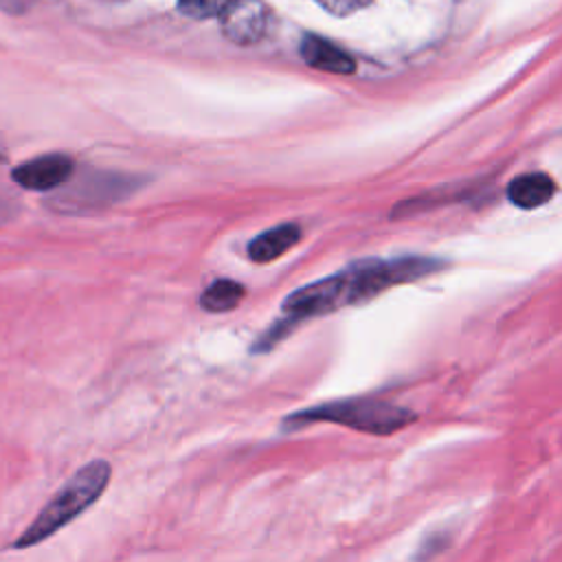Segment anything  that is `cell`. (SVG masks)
Returning a JSON list of instances; mask_svg holds the SVG:
<instances>
[{
	"label": "cell",
	"instance_id": "6da1fadb",
	"mask_svg": "<svg viewBox=\"0 0 562 562\" xmlns=\"http://www.w3.org/2000/svg\"><path fill=\"white\" fill-rule=\"evenodd\" d=\"M112 468L108 461H90L88 465L79 468L66 485L42 507L35 520L22 531V536L11 544V549H26L35 547L42 540L57 533L79 514H83L108 487Z\"/></svg>",
	"mask_w": 562,
	"mask_h": 562
},
{
	"label": "cell",
	"instance_id": "7a4b0ae2",
	"mask_svg": "<svg viewBox=\"0 0 562 562\" xmlns=\"http://www.w3.org/2000/svg\"><path fill=\"white\" fill-rule=\"evenodd\" d=\"M285 422L294 426L329 422V424H340L369 435H391L413 424L415 413L382 400L351 397V400H338V402H327L314 408H305L301 413L290 415Z\"/></svg>",
	"mask_w": 562,
	"mask_h": 562
},
{
	"label": "cell",
	"instance_id": "3957f363",
	"mask_svg": "<svg viewBox=\"0 0 562 562\" xmlns=\"http://www.w3.org/2000/svg\"><path fill=\"white\" fill-rule=\"evenodd\" d=\"M72 171L75 160L68 154L50 151L20 162L18 167H13L11 178L15 184L29 191H53L66 184L68 178H72Z\"/></svg>",
	"mask_w": 562,
	"mask_h": 562
},
{
	"label": "cell",
	"instance_id": "277c9868",
	"mask_svg": "<svg viewBox=\"0 0 562 562\" xmlns=\"http://www.w3.org/2000/svg\"><path fill=\"white\" fill-rule=\"evenodd\" d=\"M217 18L222 33L239 46L259 42L268 29V9L261 0H228Z\"/></svg>",
	"mask_w": 562,
	"mask_h": 562
},
{
	"label": "cell",
	"instance_id": "5b68a950",
	"mask_svg": "<svg viewBox=\"0 0 562 562\" xmlns=\"http://www.w3.org/2000/svg\"><path fill=\"white\" fill-rule=\"evenodd\" d=\"M301 57L307 66L334 72V75H351L356 70V61L342 48L331 44L321 35H305L301 42Z\"/></svg>",
	"mask_w": 562,
	"mask_h": 562
},
{
	"label": "cell",
	"instance_id": "8992f818",
	"mask_svg": "<svg viewBox=\"0 0 562 562\" xmlns=\"http://www.w3.org/2000/svg\"><path fill=\"white\" fill-rule=\"evenodd\" d=\"M555 195V182L542 171L520 173L507 187V198L514 206L531 211L547 204Z\"/></svg>",
	"mask_w": 562,
	"mask_h": 562
},
{
	"label": "cell",
	"instance_id": "52a82bcc",
	"mask_svg": "<svg viewBox=\"0 0 562 562\" xmlns=\"http://www.w3.org/2000/svg\"><path fill=\"white\" fill-rule=\"evenodd\" d=\"M301 239V228L292 222L277 224L266 233H259L250 244H248V257L255 263H270L277 257L285 255L296 241Z\"/></svg>",
	"mask_w": 562,
	"mask_h": 562
},
{
	"label": "cell",
	"instance_id": "ba28073f",
	"mask_svg": "<svg viewBox=\"0 0 562 562\" xmlns=\"http://www.w3.org/2000/svg\"><path fill=\"white\" fill-rule=\"evenodd\" d=\"M244 285L233 281V279H217L213 281L200 296V305L206 312L220 314V312H228L235 310L241 299H244Z\"/></svg>",
	"mask_w": 562,
	"mask_h": 562
},
{
	"label": "cell",
	"instance_id": "9c48e42d",
	"mask_svg": "<svg viewBox=\"0 0 562 562\" xmlns=\"http://www.w3.org/2000/svg\"><path fill=\"white\" fill-rule=\"evenodd\" d=\"M228 0H178V11L193 20H206L220 15Z\"/></svg>",
	"mask_w": 562,
	"mask_h": 562
},
{
	"label": "cell",
	"instance_id": "30bf717a",
	"mask_svg": "<svg viewBox=\"0 0 562 562\" xmlns=\"http://www.w3.org/2000/svg\"><path fill=\"white\" fill-rule=\"evenodd\" d=\"M325 11H329L331 15H351L356 11H360L362 7H367L371 0H316Z\"/></svg>",
	"mask_w": 562,
	"mask_h": 562
},
{
	"label": "cell",
	"instance_id": "8fae6325",
	"mask_svg": "<svg viewBox=\"0 0 562 562\" xmlns=\"http://www.w3.org/2000/svg\"><path fill=\"white\" fill-rule=\"evenodd\" d=\"M18 200L4 187H0V226L9 224L18 215Z\"/></svg>",
	"mask_w": 562,
	"mask_h": 562
},
{
	"label": "cell",
	"instance_id": "7c38bea8",
	"mask_svg": "<svg viewBox=\"0 0 562 562\" xmlns=\"http://www.w3.org/2000/svg\"><path fill=\"white\" fill-rule=\"evenodd\" d=\"M33 2L35 0H0V11L9 15H20V13H26Z\"/></svg>",
	"mask_w": 562,
	"mask_h": 562
}]
</instances>
